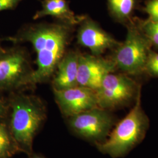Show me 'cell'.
<instances>
[{
  "instance_id": "3",
  "label": "cell",
  "mask_w": 158,
  "mask_h": 158,
  "mask_svg": "<svg viewBox=\"0 0 158 158\" xmlns=\"http://www.w3.org/2000/svg\"><path fill=\"white\" fill-rule=\"evenodd\" d=\"M149 122L142 107L141 92L129 113L116 123L107 138L96 144V147L100 152L112 158H123L144 139Z\"/></svg>"
},
{
  "instance_id": "5",
  "label": "cell",
  "mask_w": 158,
  "mask_h": 158,
  "mask_svg": "<svg viewBox=\"0 0 158 158\" xmlns=\"http://www.w3.org/2000/svg\"><path fill=\"white\" fill-rule=\"evenodd\" d=\"M34 72L28 51L16 45L0 52V90L30 87Z\"/></svg>"
},
{
  "instance_id": "14",
  "label": "cell",
  "mask_w": 158,
  "mask_h": 158,
  "mask_svg": "<svg viewBox=\"0 0 158 158\" xmlns=\"http://www.w3.org/2000/svg\"><path fill=\"white\" fill-rule=\"evenodd\" d=\"M17 149L6 125L0 123V155L6 158Z\"/></svg>"
},
{
  "instance_id": "6",
  "label": "cell",
  "mask_w": 158,
  "mask_h": 158,
  "mask_svg": "<svg viewBox=\"0 0 158 158\" xmlns=\"http://www.w3.org/2000/svg\"><path fill=\"white\" fill-rule=\"evenodd\" d=\"M141 86L125 73L108 74L96 90L98 107L111 111L135 102Z\"/></svg>"
},
{
  "instance_id": "17",
  "label": "cell",
  "mask_w": 158,
  "mask_h": 158,
  "mask_svg": "<svg viewBox=\"0 0 158 158\" xmlns=\"http://www.w3.org/2000/svg\"><path fill=\"white\" fill-rule=\"evenodd\" d=\"M144 11L149 16V20L158 21V0H148Z\"/></svg>"
},
{
  "instance_id": "19",
  "label": "cell",
  "mask_w": 158,
  "mask_h": 158,
  "mask_svg": "<svg viewBox=\"0 0 158 158\" xmlns=\"http://www.w3.org/2000/svg\"><path fill=\"white\" fill-rule=\"evenodd\" d=\"M9 104L4 100V98L0 95V119L4 118L9 110Z\"/></svg>"
},
{
  "instance_id": "21",
  "label": "cell",
  "mask_w": 158,
  "mask_h": 158,
  "mask_svg": "<svg viewBox=\"0 0 158 158\" xmlns=\"http://www.w3.org/2000/svg\"><path fill=\"white\" fill-rule=\"evenodd\" d=\"M3 49H4V48L2 47L1 44V40H0V52H1V51H2Z\"/></svg>"
},
{
  "instance_id": "2",
  "label": "cell",
  "mask_w": 158,
  "mask_h": 158,
  "mask_svg": "<svg viewBox=\"0 0 158 158\" xmlns=\"http://www.w3.org/2000/svg\"><path fill=\"white\" fill-rule=\"evenodd\" d=\"M8 104L12 139L17 149L31 156L35 136L46 118L45 106L39 97L21 93L12 94Z\"/></svg>"
},
{
  "instance_id": "4",
  "label": "cell",
  "mask_w": 158,
  "mask_h": 158,
  "mask_svg": "<svg viewBox=\"0 0 158 158\" xmlns=\"http://www.w3.org/2000/svg\"><path fill=\"white\" fill-rule=\"evenodd\" d=\"M127 34L124 42L114 50L111 59L127 75L137 76L145 72L151 45L143 32L139 23L132 19L127 23Z\"/></svg>"
},
{
  "instance_id": "23",
  "label": "cell",
  "mask_w": 158,
  "mask_h": 158,
  "mask_svg": "<svg viewBox=\"0 0 158 158\" xmlns=\"http://www.w3.org/2000/svg\"></svg>"
},
{
  "instance_id": "22",
  "label": "cell",
  "mask_w": 158,
  "mask_h": 158,
  "mask_svg": "<svg viewBox=\"0 0 158 158\" xmlns=\"http://www.w3.org/2000/svg\"><path fill=\"white\" fill-rule=\"evenodd\" d=\"M0 158H4V157H3V156H1V155H0Z\"/></svg>"
},
{
  "instance_id": "13",
  "label": "cell",
  "mask_w": 158,
  "mask_h": 158,
  "mask_svg": "<svg viewBox=\"0 0 158 158\" xmlns=\"http://www.w3.org/2000/svg\"><path fill=\"white\" fill-rule=\"evenodd\" d=\"M108 9L111 16L117 22L127 23L136 7V0H107Z\"/></svg>"
},
{
  "instance_id": "10",
  "label": "cell",
  "mask_w": 158,
  "mask_h": 158,
  "mask_svg": "<svg viewBox=\"0 0 158 158\" xmlns=\"http://www.w3.org/2000/svg\"><path fill=\"white\" fill-rule=\"evenodd\" d=\"M55 98L63 114L70 117L98 107L96 91L77 85L62 90H53Z\"/></svg>"
},
{
  "instance_id": "11",
  "label": "cell",
  "mask_w": 158,
  "mask_h": 158,
  "mask_svg": "<svg viewBox=\"0 0 158 158\" xmlns=\"http://www.w3.org/2000/svg\"><path fill=\"white\" fill-rule=\"evenodd\" d=\"M79 55V51L74 50L68 51L64 54L52 77L53 90H62L78 85Z\"/></svg>"
},
{
  "instance_id": "20",
  "label": "cell",
  "mask_w": 158,
  "mask_h": 158,
  "mask_svg": "<svg viewBox=\"0 0 158 158\" xmlns=\"http://www.w3.org/2000/svg\"><path fill=\"white\" fill-rule=\"evenodd\" d=\"M31 158H44L43 156H40V155H31Z\"/></svg>"
},
{
  "instance_id": "15",
  "label": "cell",
  "mask_w": 158,
  "mask_h": 158,
  "mask_svg": "<svg viewBox=\"0 0 158 158\" xmlns=\"http://www.w3.org/2000/svg\"><path fill=\"white\" fill-rule=\"evenodd\" d=\"M139 25L151 46L158 48V21L148 19Z\"/></svg>"
},
{
  "instance_id": "7",
  "label": "cell",
  "mask_w": 158,
  "mask_h": 158,
  "mask_svg": "<svg viewBox=\"0 0 158 158\" xmlns=\"http://www.w3.org/2000/svg\"><path fill=\"white\" fill-rule=\"evenodd\" d=\"M68 118L69 127L76 134L95 144L104 141L117 123L110 111L100 107Z\"/></svg>"
},
{
  "instance_id": "8",
  "label": "cell",
  "mask_w": 158,
  "mask_h": 158,
  "mask_svg": "<svg viewBox=\"0 0 158 158\" xmlns=\"http://www.w3.org/2000/svg\"><path fill=\"white\" fill-rule=\"evenodd\" d=\"M116 70V66L111 59L80 52L77 84L80 86L97 90L104 77L108 74L114 73Z\"/></svg>"
},
{
  "instance_id": "18",
  "label": "cell",
  "mask_w": 158,
  "mask_h": 158,
  "mask_svg": "<svg viewBox=\"0 0 158 158\" xmlns=\"http://www.w3.org/2000/svg\"><path fill=\"white\" fill-rule=\"evenodd\" d=\"M23 0H0V12L15 9Z\"/></svg>"
},
{
  "instance_id": "9",
  "label": "cell",
  "mask_w": 158,
  "mask_h": 158,
  "mask_svg": "<svg viewBox=\"0 0 158 158\" xmlns=\"http://www.w3.org/2000/svg\"><path fill=\"white\" fill-rule=\"evenodd\" d=\"M78 25L77 42L88 48L93 55L100 56L108 49H114L121 44L90 17L84 15Z\"/></svg>"
},
{
  "instance_id": "12",
  "label": "cell",
  "mask_w": 158,
  "mask_h": 158,
  "mask_svg": "<svg viewBox=\"0 0 158 158\" xmlns=\"http://www.w3.org/2000/svg\"><path fill=\"white\" fill-rule=\"evenodd\" d=\"M47 16L54 17L59 21L73 26L78 25L84 17L76 15L66 0H44L41 9L34 15L33 18L35 20Z\"/></svg>"
},
{
  "instance_id": "1",
  "label": "cell",
  "mask_w": 158,
  "mask_h": 158,
  "mask_svg": "<svg viewBox=\"0 0 158 158\" xmlns=\"http://www.w3.org/2000/svg\"><path fill=\"white\" fill-rule=\"evenodd\" d=\"M74 27L66 23H29L23 27L8 40L15 45L29 43L36 53V69L30 87L45 83L52 79L57 66L68 51Z\"/></svg>"
},
{
  "instance_id": "16",
  "label": "cell",
  "mask_w": 158,
  "mask_h": 158,
  "mask_svg": "<svg viewBox=\"0 0 158 158\" xmlns=\"http://www.w3.org/2000/svg\"><path fill=\"white\" fill-rule=\"evenodd\" d=\"M145 72L158 77V53L151 50L148 57Z\"/></svg>"
}]
</instances>
